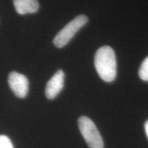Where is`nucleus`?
Segmentation results:
<instances>
[{
	"label": "nucleus",
	"mask_w": 148,
	"mask_h": 148,
	"mask_svg": "<svg viewBox=\"0 0 148 148\" xmlns=\"http://www.w3.org/2000/svg\"><path fill=\"white\" fill-rule=\"evenodd\" d=\"M95 66L99 76L107 82H112L116 75L115 53L112 47L103 46L95 56Z\"/></svg>",
	"instance_id": "f257e3e1"
},
{
	"label": "nucleus",
	"mask_w": 148,
	"mask_h": 148,
	"mask_svg": "<svg viewBox=\"0 0 148 148\" xmlns=\"http://www.w3.org/2000/svg\"><path fill=\"white\" fill-rule=\"evenodd\" d=\"M79 130L90 148H103V141L95 123L87 116L78 119Z\"/></svg>",
	"instance_id": "f03ea898"
},
{
	"label": "nucleus",
	"mask_w": 148,
	"mask_h": 148,
	"mask_svg": "<svg viewBox=\"0 0 148 148\" xmlns=\"http://www.w3.org/2000/svg\"><path fill=\"white\" fill-rule=\"evenodd\" d=\"M88 17L84 14H81L73 18L66 24L53 38V44L57 47H63L70 41L81 27L87 23Z\"/></svg>",
	"instance_id": "7ed1b4c3"
},
{
	"label": "nucleus",
	"mask_w": 148,
	"mask_h": 148,
	"mask_svg": "<svg viewBox=\"0 0 148 148\" xmlns=\"http://www.w3.org/2000/svg\"><path fill=\"white\" fill-rule=\"evenodd\" d=\"M8 84L16 97H26L29 90V81L25 75L16 71L11 72L8 75Z\"/></svg>",
	"instance_id": "20e7f679"
},
{
	"label": "nucleus",
	"mask_w": 148,
	"mask_h": 148,
	"mask_svg": "<svg viewBox=\"0 0 148 148\" xmlns=\"http://www.w3.org/2000/svg\"><path fill=\"white\" fill-rule=\"evenodd\" d=\"M64 73L62 70H58L48 81L45 88V95L47 99H53L60 93L63 88Z\"/></svg>",
	"instance_id": "39448f33"
},
{
	"label": "nucleus",
	"mask_w": 148,
	"mask_h": 148,
	"mask_svg": "<svg viewBox=\"0 0 148 148\" xmlns=\"http://www.w3.org/2000/svg\"><path fill=\"white\" fill-rule=\"evenodd\" d=\"M14 8L19 14L34 13L39 8L37 0H13Z\"/></svg>",
	"instance_id": "423d86ee"
},
{
	"label": "nucleus",
	"mask_w": 148,
	"mask_h": 148,
	"mask_svg": "<svg viewBox=\"0 0 148 148\" xmlns=\"http://www.w3.org/2000/svg\"><path fill=\"white\" fill-rule=\"evenodd\" d=\"M138 75L140 79L144 81L148 82V57L143 61L140 66Z\"/></svg>",
	"instance_id": "0eeeda50"
},
{
	"label": "nucleus",
	"mask_w": 148,
	"mask_h": 148,
	"mask_svg": "<svg viewBox=\"0 0 148 148\" xmlns=\"http://www.w3.org/2000/svg\"><path fill=\"white\" fill-rule=\"evenodd\" d=\"M0 148H13L12 142L8 136L0 135Z\"/></svg>",
	"instance_id": "6e6552de"
},
{
	"label": "nucleus",
	"mask_w": 148,
	"mask_h": 148,
	"mask_svg": "<svg viewBox=\"0 0 148 148\" xmlns=\"http://www.w3.org/2000/svg\"><path fill=\"white\" fill-rule=\"evenodd\" d=\"M145 130L146 135H147V136L148 138V120L145 122Z\"/></svg>",
	"instance_id": "1a4fd4ad"
}]
</instances>
